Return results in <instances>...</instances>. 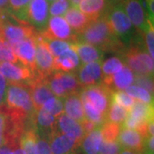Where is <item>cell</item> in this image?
Here are the masks:
<instances>
[{
    "mask_svg": "<svg viewBox=\"0 0 154 154\" xmlns=\"http://www.w3.org/2000/svg\"><path fill=\"white\" fill-rule=\"evenodd\" d=\"M13 123L28 127L33 125L36 114L28 85L9 84L4 104L0 107Z\"/></svg>",
    "mask_w": 154,
    "mask_h": 154,
    "instance_id": "1",
    "label": "cell"
},
{
    "mask_svg": "<svg viewBox=\"0 0 154 154\" xmlns=\"http://www.w3.org/2000/svg\"><path fill=\"white\" fill-rule=\"evenodd\" d=\"M73 154H75V153H73Z\"/></svg>",
    "mask_w": 154,
    "mask_h": 154,
    "instance_id": "53",
    "label": "cell"
},
{
    "mask_svg": "<svg viewBox=\"0 0 154 154\" xmlns=\"http://www.w3.org/2000/svg\"><path fill=\"white\" fill-rule=\"evenodd\" d=\"M0 74L7 81L8 84L28 85L37 76L30 69L21 63L3 62L0 63Z\"/></svg>",
    "mask_w": 154,
    "mask_h": 154,
    "instance_id": "9",
    "label": "cell"
},
{
    "mask_svg": "<svg viewBox=\"0 0 154 154\" xmlns=\"http://www.w3.org/2000/svg\"><path fill=\"white\" fill-rule=\"evenodd\" d=\"M63 99L53 96L47 99L42 105V109L53 116L57 119L63 113Z\"/></svg>",
    "mask_w": 154,
    "mask_h": 154,
    "instance_id": "33",
    "label": "cell"
},
{
    "mask_svg": "<svg viewBox=\"0 0 154 154\" xmlns=\"http://www.w3.org/2000/svg\"><path fill=\"white\" fill-rule=\"evenodd\" d=\"M110 29L122 44H130L137 35L121 4H110L104 14Z\"/></svg>",
    "mask_w": 154,
    "mask_h": 154,
    "instance_id": "4",
    "label": "cell"
},
{
    "mask_svg": "<svg viewBox=\"0 0 154 154\" xmlns=\"http://www.w3.org/2000/svg\"><path fill=\"white\" fill-rule=\"evenodd\" d=\"M36 147H37V154H52L50 148L48 139L46 138L38 135Z\"/></svg>",
    "mask_w": 154,
    "mask_h": 154,
    "instance_id": "43",
    "label": "cell"
},
{
    "mask_svg": "<svg viewBox=\"0 0 154 154\" xmlns=\"http://www.w3.org/2000/svg\"><path fill=\"white\" fill-rule=\"evenodd\" d=\"M52 154H73L80 144L56 129L48 138Z\"/></svg>",
    "mask_w": 154,
    "mask_h": 154,
    "instance_id": "15",
    "label": "cell"
},
{
    "mask_svg": "<svg viewBox=\"0 0 154 154\" xmlns=\"http://www.w3.org/2000/svg\"><path fill=\"white\" fill-rule=\"evenodd\" d=\"M35 74L41 79H45L53 70V57L51 56L40 33H38L35 38Z\"/></svg>",
    "mask_w": 154,
    "mask_h": 154,
    "instance_id": "10",
    "label": "cell"
},
{
    "mask_svg": "<svg viewBox=\"0 0 154 154\" xmlns=\"http://www.w3.org/2000/svg\"><path fill=\"white\" fill-rule=\"evenodd\" d=\"M49 5L46 0H31L25 11V20L33 28L44 30L48 22Z\"/></svg>",
    "mask_w": 154,
    "mask_h": 154,
    "instance_id": "11",
    "label": "cell"
},
{
    "mask_svg": "<svg viewBox=\"0 0 154 154\" xmlns=\"http://www.w3.org/2000/svg\"><path fill=\"white\" fill-rule=\"evenodd\" d=\"M8 3L9 0H0V10H5Z\"/></svg>",
    "mask_w": 154,
    "mask_h": 154,
    "instance_id": "48",
    "label": "cell"
},
{
    "mask_svg": "<svg viewBox=\"0 0 154 154\" xmlns=\"http://www.w3.org/2000/svg\"><path fill=\"white\" fill-rule=\"evenodd\" d=\"M30 1L31 0H9L8 11L17 18L25 20V11Z\"/></svg>",
    "mask_w": 154,
    "mask_h": 154,
    "instance_id": "36",
    "label": "cell"
},
{
    "mask_svg": "<svg viewBox=\"0 0 154 154\" xmlns=\"http://www.w3.org/2000/svg\"><path fill=\"white\" fill-rule=\"evenodd\" d=\"M64 20L76 34L82 32L89 22L92 21L82 11H79L77 7H71L68 9L64 14Z\"/></svg>",
    "mask_w": 154,
    "mask_h": 154,
    "instance_id": "25",
    "label": "cell"
},
{
    "mask_svg": "<svg viewBox=\"0 0 154 154\" xmlns=\"http://www.w3.org/2000/svg\"><path fill=\"white\" fill-rule=\"evenodd\" d=\"M10 122L8 116L0 110V146L5 143L9 134Z\"/></svg>",
    "mask_w": 154,
    "mask_h": 154,
    "instance_id": "42",
    "label": "cell"
},
{
    "mask_svg": "<svg viewBox=\"0 0 154 154\" xmlns=\"http://www.w3.org/2000/svg\"><path fill=\"white\" fill-rule=\"evenodd\" d=\"M145 138L134 129L121 128L117 137V142L122 149H128L144 154Z\"/></svg>",
    "mask_w": 154,
    "mask_h": 154,
    "instance_id": "17",
    "label": "cell"
},
{
    "mask_svg": "<svg viewBox=\"0 0 154 154\" xmlns=\"http://www.w3.org/2000/svg\"><path fill=\"white\" fill-rule=\"evenodd\" d=\"M122 150L117 141H102L99 154H119Z\"/></svg>",
    "mask_w": 154,
    "mask_h": 154,
    "instance_id": "41",
    "label": "cell"
},
{
    "mask_svg": "<svg viewBox=\"0 0 154 154\" xmlns=\"http://www.w3.org/2000/svg\"><path fill=\"white\" fill-rule=\"evenodd\" d=\"M0 13H1V12H0Z\"/></svg>",
    "mask_w": 154,
    "mask_h": 154,
    "instance_id": "54",
    "label": "cell"
},
{
    "mask_svg": "<svg viewBox=\"0 0 154 154\" xmlns=\"http://www.w3.org/2000/svg\"><path fill=\"white\" fill-rule=\"evenodd\" d=\"M37 138L38 134L33 125L28 126L24 130L19 141L24 154H37Z\"/></svg>",
    "mask_w": 154,
    "mask_h": 154,
    "instance_id": "27",
    "label": "cell"
},
{
    "mask_svg": "<svg viewBox=\"0 0 154 154\" xmlns=\"http://www.w3.org/2000/svg\"><path fill=\"white\" fill-rule=\"evenodd\" d=\"M101 83L108 87L112 92L117 90L123 91L134 83V73L128 67L124 64L121 70L114 75L103 77Z\"/></svg>",
    "mask_w": 154,
    "mask_h": 154,
    "instance_id": "18",
    "label": "cell"
},
{
    "mask_svg": "<svg viewBox=\"0 0 154 154\" xmlns=\"http://www.w3.org/2000/svg\"><path fill=\"white\" fill-rule=\"evenodd\" d=\"M80 65V59L71 48L65 51L60 56L53 58L54 71L74 72L79 69Z\"/></svg>",
    "mask_w": 154,
    "mask_h": 154,
    "instance_id": "22",
    "label": "cell"
},
{
    "mask_svg": "<svg viewBox=\"0 0 154 154\" xmlns=\"http://www.w3.org/2000/svg\"><path fill=\"white\" fill-rule=\"evenodd\" d=\"M136 40L137 38L123 49L120 53V57L135 75H153V59L142 45Z\"/></svg>",
    "mask_w": 154,
    "mask_h": 154,
    "instance_id": "5",
    "label": "cell"
},
{
    "mask_svg": "<svg viewBox=\"0 0 154 154\" xmlns=\"http://www.w3.org/2000/svg\"><path fill=\"white\" fill-rule=\"evenodd\" d=\"M35 37L25 38L16 44L12 45L11 48L17 57L18 62L22 65L30 69L35 74V52L36 42ZM36 75V74H35Z\"/></svg>",
    "mask_w": 154,
    "mask_h": 154,
    "instance_id": "13",
    "label": "cell"
},
{
    "mask_svg": "<svg viewBox=\"0 0 154 154\" xmlns=\"http://www.w3.org/2000/svg\"><path fill=\"white\" fill-rule=\"evenodd\" d=\"M81 124H82V127L83 130H84L85 134H88V133L91 132L92 130H94L96 127H98L95 123H94L93 122L89 121L88 119H85Z\"/></svg>",
    "mask_w": 154,
    "mask_h": 154,
    "instance_id": "45",
    "label": "cell"
},
{
    "mask_svg": "<svg viewBox=\"0 0 154 154\" xmlns=\"http://www.w3.org/2000/svg\"><path fill=\"white\" fill-rule=\"evenodd\" d=\"M46 1H49V2H54L56 0H46Z\"/></svg>",
    "mask_w": 154,
    "mask_h": 154,
    "instance_id": "51",
    "label": "cell"
},
{
    "mask_svg": "<svg viewBox=\"0 0 154 154\" xmlns=\"http://www.w3.org/2000/svg\"><path fill=\"white\" fill-rule=\"evenodd\" d=\"M112 91L103 83L82 88L79 96L82 102L88 104L98 110L103 115L106 114L111 103Z\"/></svg>",
    "mask_w": 154,
    "mask_h": 154,
    "instance_id": "7",
    "label": "cell"
},
{
    "mask_svg": "<svg viewBox=\"0 0 154 154\" xmlns=\"http://www.w3.org/2000/svg\"><path fill=\"white\" fill-rule=\"evenodd\" d=\"M51 92L60 99L79 94L82 87L74 72L53 71L45 79Z\"/></svg>",
    "mask_w": 154,
    "mask_h": 154,
    "instance_id": "6",
    "label": "cell"
},
{
    "mask_svg": "<svg viewBox=\"0 0 154 154\" xmlns=\"http://www.w3.org/2000/svg\"><path fill=\"white\" fill-rule=\"evenodd\" d=\"M82 104L86 119L93 122L97 126H101L105 122V116L87 102H82Z\"/></svg>",
    "mask_w": 154,
    "mask_h": 154,
    "instance_id": "35",
    "label": "cell"
},
{
    "mask_svg": "<svg viewBox=\"0 0 154 154\" xmlns=\"http://www.w3.org/2000/svg\"><path fill=\"white\" fill-rule=\"evenodd\" d=\"M124 65L120 57H111L101 63V70L103 77L112 76L122 69Z\"/></svg>",
    "mask_w": 154,
    "mask_h": 154,
    "instance_id": "29",
    "label": "cell"
},
{
    "mask_svg": "<svg viewBox=\"0 0 154 154\" xmlns=\"http://www.w3.org/2000/svg\"><path fill=\"white\" fill-rule=\"evenodd\" d=\"M10 154H24V152H23L22 147L20 146V145H18L17 146H16L12 150V152Z\"/></svg>",
    "mask_w": 154,
    "mask_h": 154,
    "instance_id": "47",
    "label": "cell"
},
{
    "mask_svg": "<svg viewBox=\"0 0 154 154\" xmlns=\"http://www.w3.org/2000/svg\"><path fill=\"white\" fill-rule=\"evenodd\" d=\"M78 42H83L98 47L102 51L121 53L124 45L114 35L104 17L92 20L82 32L77 34Z\"/></svg>",
    "mask_w": 154,
    "mask_h": 154,
    "instance_id": "2",
    "label": "cell"
},
{
    "mask_svg": "<svg viewBox=\"0 0 154 154\" xmlns=\"http://www.w3.org/2000/svg\"><path fill=\"white\" fill-rule=\"evenodd\" d=\"M128 111L123 107L111 102L109 106V109L105 114V121L121 125L125 121L128 116Z\"/></svg>",
    "mask_w": 154,
    "mask_h": 154,
    "instance_id": "28",
    "label": "cell"
},
{
    "mask_svg": "<svg viewBox=\"0 0 154 154\" xmlns=\"http://www.w3.org/2000/svg\"><path fill=\"white\" fill-rule=\"evenodd\" d=\"M70 48L76 53V55L80 59L81 64L102 61L104 57V51H102L101 50L94 45L87 43L76 41L71 43Z\"/></svg>",
    "mask_w": 154,
    "mask_h": 154,
    "instance_id": "21",
    "label": "cell"
},
{
    "mask_svg": "<svg viewBox=\"0 0 154 154\" xmlns=\"http://www.w3.org/2000/svg\"><path fill=\"white\" fill-rule=\"evenodd\" d=\"M69 7V0H56L50 6L49 14L51 17H61L65 14Z\"/></svg>",
    "mask_w": 154,
    "mask_h": 154,
    "instance_id": "39",
    "label": "cell"
},
{
    "mask_svg": "<svg viewBox=\"0 0 154 154\" xmlns=\"http://www.w3.org/2000/svg\"><path fill=\"white\" fill-rule=\"evenodd\" d=\"M121 5L133 26L139 32L144 33L150 21L146 18L142 0H123Z\"/></svg>",
    "mask_w": 154,
    "mask_h": 154,
    "instance_id": "12",
    "label": "cell"
},
{
    "mask_svg": "<svg viewBox=\"0 0 154 154\" xmlns=\"http://www.w3.org/2000/svg\"><path fill=\"white\" fill-rule=\"evenodd\" d=\"M41 37L43 38L45 44L47 46L51 56L53 57V58L63 54L65 51L69 49L70 45H71V42H69V41L44 38L42 35H41Z\"/></svg>",
    "mask_w": 154,
    "mask_h": 154,
    "instance_id": "30",
    "label": "cell"
},
{
    "mask_svg": "<svg viewBox=\"0 0 154 154\" xmlns=\"http://www.w3.org/2000/svg\"><path fill=\"white\" fill-rule=\"evenodd\" d=\"M102 141L100 126L96 127L94 130L85 134L80 144L83 154H99Z\"/></svg>",
    "mask_w": 154,
    "mask_h": 154,
    "instance_id": "26",
    "label": "cell"
},
{
    "mask_svg": "<svg viewBox=\"0 0 154 154\" xmlns=\"http://www.w3.org/2000/svg\"><path fill=\"white\" fill-rule=\"evenodd\" d=\"M81 1L82 0H69V4L72 5V7H77Z\"/></svg>",
    "mask_w": 154,
    "mask_h": 154,
    "instance_id": "49",
    "label": "cell"
},
{
    "mask_svg": "<svg viewBox=\"0 0 154 154\" xmlns=\"http://www.w3.org/2000/svg\"><path fill=\"white\" fill-rule=\"evenodd\" d=\"M11 62V63H19L17 57L15 56L11 45L0 33V63Z\"/></svg>",
    "mask_w": 154,
    "mask_h": 154,
    "instance_id": "37",
    "label": "cell"
},
{
    "mask_svg": "<svg viewBox=\"0 0 154 154\" xmlns=\"http://www.w3.org/2000/svg\"><path fill=\"white\" fill-rule=\"evenodd\" d=\"M110 4L109 0H82L77 7L84 15L94 20L105 14Z\"/></svg>",
    "mask_w": 154,
    "mask_h": 154,
    "instance_id": "23",
    "label": "cell"
},
{
    "mask_svg": "<svg viewBox=\"0 0 154 154\" xmlns=\"http://www.w3.org/2000/svg\"><path fill=\"white\" fill-rule=\"evenodd\" d=\"M134 83L135 86L146 90L153 95V75H134Z\"/></svg>",
    "mask_w": 154,
    "mask_h": 154,
    "instance_id": "38",
    "label": "cell"
},
{
    "mask_svg": "<svg viewBox=\"0 0 154 154\" xmlns=\"http://www.w3.org/2000/svg\"><path fill=\"white\" fill-rule=\"evenodd\" d=\"M110 4H121L123 0H109Z\"/></svg>",
    "mask_w": 154,
    "mask_h": 154,
    "instance_id": "50",
    "label": "cell"
},
{
    "mask_svg": "<svg viewBox=\"0 0 154 154\" xmlns=\"http://www.w3.org/2000/svg\"><path fill=\"white\" fill-rule=\"evenodd\" d=\"M63 113L80 123H82L86 119L82 101L79 96V94H72L64 99Z\"/></svg>",
    "mask_w": 154,
    "mask_h": 154,
    "instance_id": "24",
    "label": "cell"
},
{
    "mask_svg": "<svg viewBox=\"0 0 154 154\" xmlns=\"http://www.w3.org/2000/svg\"><path fill=\"white\" fill-rule=\"evenodd\" d=\"M119 154H143L139 152H135V151H132V150H128V149H122L120 151Z\"/></svg>",
    "mask_w": 154,
    "mask_h": 154,
    "instance_id": "46",
    "label": "cell"
},
{
    "mask_svg": "<svg viewBox=\"0 0 154 154\" xmlns=\"http://www.w3.org/2000/svg\"><path fill=\"white\" fill-rule=\"evenodd\" d=\"M121 129V125L105 121L101 126V134L104 141H117V137Z\"/></svg>",
    "mask_w": 154,
    "mask_h": 154,
    "instance_id": "32",
    "label": "cell"
},
{
    "mask_svg": "<svg viewBox=\"0 0 154 154\" xmlns=\"http://www.w3.org/2000/svg\"><path fill=\"white\" fill-rule=\"evenodd\" d=\"M111 102L115 103L116 105H120L126 109L128 111L131 109L135 100L130 97L129 95L122 91V90H117V91H113L111 94Z\"/></svg>",
    "mask_w": 154,
    "mask_h": 154,
    "instance_id": "34",
    "label": "cell"
},
{
    "mask_svg": "<svg viewBox=\"0 0 154 154\" xmlns=\"http://www.w3.org/2000/svg\"><path fill=\"white\" fill-rule=\"evenodd\" d=\"M57 119L56 117L41 108L35 114L33 126L38 136L48 139L50 135L57 129Z\"/></svg>",
    "mask_w": 154,
    "mask_h": 154,
    "instance_id": "19",
    "label": "cell"
},
{
    "mask_svg": "<svg viewBox=\"0 0 154 154\" xmlns=\"http://www.w3.org/2000/svg\"><path fill=\"white\" fill-rule=\"evenodd\" d=\"M40 34L47 38L59 39V40H69V42H76L77 34L69 24L62 17H51L48 20L46 27L43 31L40 32Z\"/></svg>",
    "mask_w": 154,
    "mask_h": 154,
    "instance_id": "8",
    "label": "cell"
},
{
    "mask_svg": "<svg viewBox=\"0 0 154 154\" xmlns=\"http://www.w3.org/2000/svg\"><path fill=\"white\" fill-rule=\"evenodd\" d=\"M145 34V41L146 45L147 48V52L150 57L153 59L154 57V29L153 23L151 22H148L147 28L144 32Z\"/></svg>",
    "mask_w": 154,
    "mask_h": 154,
    "instance_id": "40",
    "label": "cell"
},
{
    "mask_svg": "<svg viewBox=\"0 0 154 154\" xmlns=\"http://www.w3.org/2000/svg\"><path fill=\"white\" fill-rule=\"evenodd\" d=\"M28 87L29 88L31 99L36 112L41 109L42 105H44L47 99L54 96L44 79H41L38 76L35 77L31 82L28 83Z\"/></svg>",
    "mask_w": 154,
    "mask_h": 154,
    "instance_id": "16",
    "label": "cell"
},
{
    "mask_svg": "<svg viewBox=\"0 0 154 154\" xmlns=\"http://www.w3.org/2000/svg\"><path fill=\"white\" fill-rule=\"evenodd\" d=\"M7 87H8L7 81L0 74V107L4 104V100H5V97Z\"/></svg>",
    "mask_w": 154,
    "mask_h": 154,
    "instance_id": "44",
    "label": "cell"
},
{
    "mask_svg": "<svg viewBox=\"0 0 154 154\" xmlns=\"http://www.w3.org/2000/svg\"><path fill=\"white\" fill-rule=\"evenodd\" d=\"M124 92L137 101L143 102L146 104H153V95L150 94L146 90L138 86L131 85L127 88Z\"/></svg>",
    "mask_w": 154,
    "mask_h": 154,
    "instance_id": "31",
    "label": "cell"
},
{
    "mask_svg": "<svg viewBox=\"0 0 154 154\" xmlns=\"http://www.w3.org/2000/svg\"><path fill=\"white\" fill-rule=\"evenodd\" d=\"M4 11L0 13V33L11 45L38 34L29 22L17 18L9 11Z\"/></svg>",
    "mask_w": 154,
    "mask_h": 154,
    "instance_id": "3",
    "label": "cell"
},
{
    "mask_svg": "<svg viewBox=\"0 0 154 154\" xmlns=\"http://www.w3.org/2000/svg\"><path fill=\"white\" fill-rule=\"evenodd\" d=\"M145 154H150V153H145Z\"/></svg>",
    "mask_w": 154,
    "mask_h": 154,
    "instance_id": "52",
    "label": "cell"
},
{
    "mask_svg": "<svg viewBox=\"0 0 154 154\" xmlns=\"http://www.w3.org/2000/svg\"><path fill=\"white\" fill-rule=\"evenodd\" d=\"M57 128L59 132L63 133V134L75 140L79 144H81L83 137L86 134L82 127V124L65 115L64 113H63L57 118Z\"/></svg>",
    "mask_w": 154,
    "mask_h": 154,
    "instance_id": "20",
    "label": "cell"
},
{
    "mask_svg": "<svg viewBox=\"0 0 154 154\" xmlns=\"http://www.w3.org/2000/svg\"><path fill=\"white\" fill-rule=\"evenodd\" d=\"M101 63V61H97L80 65L76 76L82 88L98 85L102 82Z\"/></svg>",
    "mask_w": 154,
    "mask_h": 154,
    "instance_id": "14",
    "label": "cell"
}]
</instances>
